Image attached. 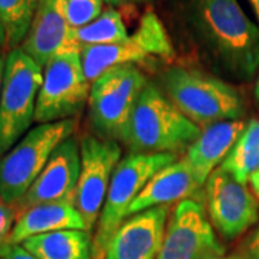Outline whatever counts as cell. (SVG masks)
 I'll use <instances>...</instances> for the list:
<instances>
[{
	"label": "cell",
	"instance_id": "obj_1",
	"mask_svg": "<svg viewBox=\"0 0 259 259\" xmlns=\"http://www.w3.org/2000/svg\"><path fill=\"white\" fill-rule=\"evenodd\" d=\"M187 16L209 55L232 76L248 81L259 69V28L238 0H187Z\"/></svg>",
	"mask_w": 259,
	"mask_h": 259
},
{
	"label": "cell",
	"instance_id": "obj_2",
	"mask_svg": "<svg viewBox=\"0 0 259 259\" xmlns=\"http://www.w3.org/2000/svg\"><path fill=\"white\" fill-rule=\"evenodd\" d=\"M200 133L202 128L168 100L160 85L148 82L133 111L124 144L133 154H179Z\"/></svg>",
	"mask_w": 259,
	"mask_h": 259
},
{
	"label": "cell",
	"instance_id": "obj_3",
	"mask_svg": "<svg viewBox=\"0 0 259 259\" xmlns=\"http://www.w3.org/2000/svg\"><path fill=\"white\" fill-rule=\"evenodd\" d=\"M160 88L202 130L221 121L242 120L246 114V104L236 87L200 69L173 66L161 74Z\"/></svg>",
	"mask_w": 259,
	"mask_h": 259
},
{
	"label": "cell",
	"instance_id": "obj_4",
	"mask_svg": "<svg viewBox=\"0 0 259 259\" xmlns=\"http://www.w3.org/2000/svg\"><path fill=\"white\" fill-rule=\"evenodd\" d=\"M78 118L39 124L0 158V199L18 203L45 168L55 148L72 137Z\"/></svg>",
	"mask_w": 259,
	"mask_h": 259
},
{
	"label": "cell",
	"instance_id": "obj_5",
	"mask_svg": "<svg viewBox=\"0 0 259 259\" xmlns=\"http://www.w3.org/2000/svg\"><path fill=\"white\" fill-rule=\"evenodd\" d=\"M148 81L137 65L111 68L91 83L88 118L97 137L124 143L136 104Z\"/></svg>",
	"mask_w": 259,
	"mask_h": 259
},
{
	"label": "cell",
	"instance_id": "obj_6",
	"mask_svg": "<svg viewBox=\"0 0 259 259\" xmlns=\"http://www.w3.org/2000/svg\"><path fill=\"white\" fill-rule=\"evenodd\" d=\"M42 82L44 68L22 48L10 49L0 97V158L18 144L35 121Z\"/></svg>",
	"mask_w": 259,
	"mask_h": 259
},
{
	"label": "cell",
	"instance_id": "obj_7",
	"mask_svg": "<svg viewBox=\"0 0 259 259\" xmlns=\"http://www.w3.org/2000/svg\"><path fill=\"white\" fill-rule=\"evenodd\" d=\"M177 154H133L121 158L107 192L105 203L94 236L93 259H102L105 248L120 225L128 218L130 206L151 177L175 163Z\"/></svg>",
	"mask_w": 259,
	"mask_h": 259
},
{
	"label": "cell",
	"instance_id": "obj_8",
	"mask_svg": "<svg viewBox=\"0 0 259 259\" xmlns=\"http://www.w3.org/2000/svg\"><path fill=\"white\" fill-rule=\"evenodd\" d=\"M91 82L83 74L79 51H64L44 68L35 121L39 124L76 118L88 102Z\"/></svg>",
	"mask_w": 259,
	"mask_h": 259
},
{
	"label": "cell",
	"instance_id": "obj_9",
	"mask_svg": "<svg viewBox=\"0 0 259 259\" xmlns=\"http://www.w3.org/2000/svg\"><path fill=\"white\" fill-rule=\"evenodd\" d=\"M81 173L74 204L82 216L85 228L93 232L100 221L112 175L120 163L121 147L117 141L85 136L81 141Z\"/></svg>",
	"mask_w": 259,
	"mask_h": 259
},
{
	"label": "cell",
	"instance_id": "obj_10",
	"mask_svg": "<svg viewBox=\"0 0 259 259\" xmlns=\"http://www.w3.org/2000/svg\"><path fill=\"white\" fill-rule=\"evenodd\" d=\"M225 255L202 202H179L167 221L157 259H213Z\"/></svg>",
	"mask_w": 259,
	"mask_h": 259
},
{
	"label": "cell",
	"instance_id": "obj_11",
	"mask_svg": "<svg viewBox=\"0 0 259 259\" xmlns=\"http://www.w3.org/2000/svg\"><path fill=\"white\" fill-rule=\"evenodd\" d=\"M204 196L210 223L225 239L232 241L258 223V197L222 167L209 176Z\"/></svg>",
	"mask_w": 259,
	"mask_h": 259
},
{
	"label": "cell",
	"instance_id": "obj_12",
	"mask_svg": "<svg viewBox=\"0 0 259 259\" xmlns=\"http://www.w3.org/2000/svg\"><path fill=\"white\" fill-rule=\"evenodd\" d=\"M81 173V146L75 137L62 141L25 196L15 204L16 213L32 206L55 202L74 203Z\"/></svg>",
	"mask_w": 259,
	"mask_h": 259
},
{
	"label": "cell",
	"instance_id": "obj_13",
	"mask_svg": "<svg viewBox=\"0 0 259 259\" xmlns=\"http://www.w3.org/2000/svg\"><path fill=\"white\" fill-rule=\"evenodd\" d=\"M168 216V206L128 216L112 235L102 259H157Z\"/></svg>",
	"mask_w": 259,
	"mask_h": 259
},
{
	"label": "cell",
	"instance_id": "obj_14",
	"mask_svg": "<svg viewBox=\"0 0 259 259\" xmlns=\"http://www.w3.org/2000/svg\"><path fill=\"white\" fill-rule=\"evenodd\" d=\"M20 48L42 68L64 51H79L68 22L65 0L39 2L28 36Z\"/></svg>",
	"mask_w": 259,
	"mask_h": 259
},
{
	"label": "cell",
	"instance_id": "obj_15",
	"mask_svg": "<svg viewBox=\"0 0 259 259\" xmlns=\"http://www.w3.org/2000/svg\"><path fill=\"white\" fill-rule=\"evenodd\" d=\"M246 122L245 120H231L212 124L202 130L197 140L187 148L185 157L199 185H206L209 176L225 161L241 137Z\"/></svg>",
	"mask_w": 259,
	"mask_h": 259
},
{
	"label": "cell",
	"instance_id": "obj_16",
	"mask_svg": "<svg viewBox=\"0 0 259 259\" xmlns=\"http://www.w3.org/2000/svg\"><path fill=\"white\" fill-rule=\"evenodd\" d=\"M200 187L202 186L197 183L186 157L176 160L151 177V180L130 206L128 216L147 209L168 206L175 202L190 199V196L199 192Z\"/></svg>",
	"mask_w": 259,
	"mask_h": 259
},
{
	"label": "cell",
	"instance_id": "obj_17",
	"mask_svg": "<svg viewBox=\"0 0 259 259\" xmlns=\"http://www.w3.org/2000/svg\"><path fill=\"white\" fill-rule=\"evenodd\" d=\"M66 229L87 231L82 216L72 202L36 204L18 213L10 245H22L32 236Z\"/></svg>",
	"mask_w": 259,
	"mask_h": 259
},
{
	"label": "cell",
	"instance_id": "obj_18",
	"mask_svg": "<svg viewBox=\"0 0 259 259\" xmlns=\"http://www.w3.org/2000/svg\"><path fill=\"white\" fill-rule=\"evenodd\" d=\"M37 259H93L91 232L66 229L32 236L22 243Z\"/></svg>",
	"mask_w": 259,
	"mask_h": 259
},
{
	"label": "cell",
	"instance_id": "obj_19",
	"mask_svg": "<svg viewBox=\"0 0 259 259\" xmlns=\"http://www.w3.org/2000/svg\"><path fill=\"white\" fill-rule=\"evenodd\" d=\"M79 55L83 74L91 83L111 68L127 64H146L150 59V56L137 47L131 37L127 42L120 44L82 47L79 49Z\"/></svg>",
	"mask_w": 259,
	"mask_h": 259
},
{
	"label": "cell",
	"instance_id": "obj_20",
	"mask_svg": "<svg viewBox=\"0 0 259 259\" xmlns=\"http://www.w3.org/2000/svg\"><path fill=\"white\" fill-rule=\"evenodd\" d=\"M221 167L238 182L249 183L252 175L259 170V117L246 122L241 137Z\"/></svg>",
	"mask_w": 259,
	"mask_h": 259
},
{
	"label": "cell",
	"instance_id": "obj_21",
	"mask_svg": "<svg viewBox=\"0 0 259 259\" xmlns=\"http://www.w3.org/2000/svg\"><path fill=\"white\" fill-rule=\"evenodd\" d=\"M72 36L79 49L90 45L120 44L130 39L120 12L111 6L102 10L101 15L91 23L82 28L72 29Z\"/></svg>",
	"mask_w": 259,
	"mask_h": 259
},
{
	"label": "cell",
	"instance_id": "obj_22",
	"mask_svg": "<svg viewBox=\"0 0 259 259\" xmlns=\"http://www.w3.org/2000/svg\"><path fill=\"white\" fill-rule=\"evenodd\" d=\"M130 37L151 58L158 56L164 59H171L175 56V48L168 37V33L163 22L154 12H147L141 16L139 28Z\"/></svg>",
	"mask_w": 259,
	"mask_h": 259
},
{
	"label": "cell",
	"instance_id": "obj_23",
	"mask_svg": "<svg viewBox=\"0 0 259 259\" xmlns=\"http://www.w3.org/2000/svg\"><path fill=\"white\" fill-rule=\"evenodd\" d=\"M35 8L29 0H0V20L8 35V48L22 47L33 20Z\"/></svg>",
	"mask_w": 259,
	"mask_h": 259
},
{
	"label": "cell",
	"instance_id": "obj_24",
	"mask_svg": "<svg viewBox=\"0 0 259 259\" xmlns=\"http://www.w3.org/2000/svg\"><path fill=\"white\" fill-rule=\"evenodd\" d=\"M66 16L72 29L82 28L102 13V0H65Z\"/></svg>",
	"mask_w": 259,
	"mask_h": 259
},
{
	"label": "cell",
	"instance_id": "obj_25",
	"mask_svg": "<svg viewBox=\"0 0 259 259\" xmlns=\"http://www.w3.org/2000/svg\"><path fill=\"white\" fill-rule=\"evenodd\" d=\"M18 213L15 206L8 204L0 199V256L9 249L10 236L16 223Z\"/></svg>",
	"mask_w": 259,
	"mask_h": 259
},
{
	"label": "cell",
	"instance_id": "obj_26",
	"mask_svg": "<svg viewBox=\"0 0 259 259\" xmlns=\"http://www.w3.org/2000/svg\"><path fill=\"white\" fill-rule=\"evenodd\" d=\"M236 255L241 259H259V225L241 242Z\"/></svg>",
	"mask_w": 259,
	"mask_h": 259
},
{
	"label": "cell",
	"instance_id": "obj_27",
	"mask_svg": "<svg viewBox=\"0 0 259 259\" xmlns=\"http://www.w3.org/2000/svg\"><path fill=\"white\" fill-rule=\"evenodd\" d=\"M0 259H37L33 256L29 250H26L22 245H12L9 249L6 250Z\"/></svg>",
	"mask_w": 259,
	"mask_h": 259
},
{
	"label": "cell",
	"instance_id": "obj_28",
	"mask_svg": "<svg viewBox=\"0 0 259 259\" xmlns=\"http://www.w3.org/2000/svg\"><path fill=\"white\" fill-rule=\"evenodd\" d=\"M249 187L259 200V170L256 173H253L249 179Z\"/></svg>",
	"mask_w": 259,
	"mask_h": 259
},
{
	"label": "cell",
	"instance_id": "obj_29",
	"mask_svg": "<svg viewBox=\"0 0 259 259\" xmlns=\"http://www.w3.org/2000/svg\"><path fill=\"white\" fill-rule=\"evenodd\" d=\"M5 66H6V56L0 52V97L3 90V78H5Z\"/></svg>",
	"mask_w": 259,
	"mask_h": 259
},
{
	"label": "cell",
	"instance_id": "obj_30",
	"mask_svg": "<svg viewBox=\"0 0 259 259\" xmlns=\"http://www.w3.org/2000/svg\"><path fill=\"white\" fill-rule=\"evenodd\" d=\"M0 48H8V35L2 20H0Z\"/></svg>",
	"mask_w": 259,
	"mask_h": 259
},
{
	"label": "cell",
	"instance_id": "obj_31",
	"mask_svg": "<svg viewBox=\"0 0 259 259\" xmlns=\"http://www.w3.org/2000/svg\"><path fill=\"white\" fill-rule=\"evenodd\" d=\"M105 3H108L110 6H121V5H127V3H131L133 0H102Z\"/></svg>",
	"mask_w": 259,
	"mask_h": 259
},
{
	"label": "cell",
	"instance_id": "obj_32",
	"mask_svg": "<svg viewBox=\"0 0 259 259\" xmlns=\"http://www.w3.org/2000/svg\"><path fill=\"white\" fill-rule=\"evenodd\" d=\"M249 3L252 9L255 10V15H256V18L259 20V0H249Z\"/></svg>",
	"mask_w": 259,
	"mask_h": 259
},
{
	"label": "cell",
	"instance_id": "obj_33",
	"mask_svg": "<svg viewBox=\"0 0 259 259\" xmlns=\"http://www.w3.org/2000/svg\"><path fill=\"white\" fill-rule=\"evenodd\" d=\"M253 95H255V100H256V102H258V105H259V74H258V76H256V81H255Z\"/></svg>",
	"mask_w": 259,
	"mask_h": 259
},
{
	"label": "cell",
	"instance_id": "obj_34",
	"mask_svg": "<svg viewBox=\"0 0 259 259\" xmlns=\"http://www.w3.org/2000/svg\"><path fill=\"white\" fill-rule=\"evenodd\" d=\"M213 259H241L236 253H233V255H223V256H218V258H213Z\"/></svg>",
	"mask_w": 259,
	"mask_h": 259
},
{
	"label": "cell",
	"instance_id": "obj_35",
	"mask_svg": "<svg viewBox=\"0 0 259 259\" xmlns=\"http://www.w3.org/2000/svg\"><path fill=\"white\" fill-rule=\"evenodd\" d=\"M29 2H30V5H32V6L35 8V10H36L37 5H39V2H40V0H29Z\"/></svg>",
	"mask_w": 259,
	"mask_h": 259
},
{
	"label": "cell",
	"instance_id": "obj_36",
	"mask_svg": "<svg viewBox=\"0 0 259 259\" xmlns=\"http://www.w3.org/2000/svg\"><path fill=\"white\" fill-rule=\"evenodd\" d=\"M133 2H136V3H140V2H148V0H133Z\"/></svg>",
	"mask_w": 259,
	"mask_h": 259
}]
</instances>
